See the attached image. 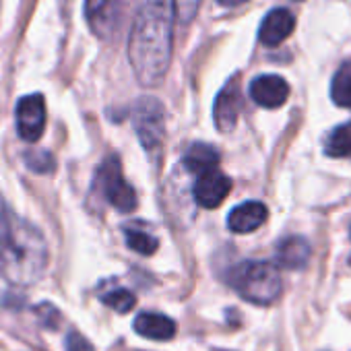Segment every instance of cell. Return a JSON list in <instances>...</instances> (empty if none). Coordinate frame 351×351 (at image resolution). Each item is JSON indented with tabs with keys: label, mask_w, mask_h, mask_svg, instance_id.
<instances>
[{
	"label": "cell",
	"mask_w": 351,
	"mask_h": 351,
	"mask_svg": "<svg viewBox=\"0 0 351 351\" xmlns=\"http://www.w3.org/2000/svg\"><path fill=\"white\" fill-rule=\"evenodd\" d=\"M128 60L143 87H159L171 64V13L165 0H147L130 36Z\"/></svg>",
	"instance_id": "1"
},
{
	"label": "cell",
	"mask_w": 351,
	"mask_h": 351,
	"mask_svg": "<svg viewBox=\"0 0 351 351\" xmlns=\"http://www.w3.org/2000/svg\"><path fill=\"white\" fill-rule=\"evenodd\" d=\"M50 263L44 234L0 201V277L11 285L38 283Z\"/></svg>",
	"instance_id": "2"
},
{
	"label": "cell",
	"mask_w": 351,
	"mask_h": 351,
	"mask_svg": "<svg viewBox=\"0 0 351 351\" xmlns=\"http://www.w3.org/2000/svg\"><path fill=\"white\" fill-rule=\"evenodd\" d=\"M228 283L250 304L269 306L283 289L279 269L267 261H246L230 269Z\"/></svg>",
	"instance_id": "3"
},
{
	"label": "cell",
	"mask_w": 351,
	"mask_h": 351,
	"mask_svg": "<svg viewBox=\"0 0 351 351\" xmlns=\"http://www.w3.org/2000/svg\"><path fill=\"white\" fill-rule=\"evenodd\" d=\"M95 184H97L99 193L104 195V199H106L114 209H118V211H122V213L134 211V207H136V193H134L132 186L124 180L118 157H108V159L99 165Z\"/></svg>",
	"instance_id": "4"
},
{
	"label": "cell",
	"mask_w": 351,
	"mask_h": 351,
	"mask_svg": "<svg viewBox=\"0 0 351 351\" xmlns=\"http://www.w3.org/2000/svg\"><path fill=\"white\" fill-rule=\"evenodd\" d=\"M132 124L141 145L151 153L159 151L165 134V108L155 97H141L132 108Z\"/></svg>",
	"instance_id": "5"
},
{
	"label": "cell",
	"mask_w": 351,
	"mask_h": 351,
	"mask_svg": "<svg viewBox=\"0 0 351 351\" xmlns=\"http://www.w3.org/2000/svg\"><path fill=\"white\" fill-rule=\"evenodd\" d=\"M46 128V101L44 95H25L17 104V130L27 143H36Z\"/></svg>",
	"instance_id": "6"
},
{
	"label": "cell",
	"mask_w": 351,
	"mask_h": 351,
	"mask_svg": "<svg viewBox=\"0 0 351 351\" xmlns=\"http://www.w3.org/2000/svg\"><path fill=\"white\" fill-rule=\"evenodd\" d=\"M230 191H232V180L215 167L205 173H199V180L193 189V195L201 207L215 209L226 201Z\"/></svg>",
	"instance_id": "7"
},
{
	"label": "cell",
	"mask_w": 351,
	"mask_h": 351,
	"mask_svg": "<svg viewBox=\"0 0 351 351\" xmlns=\"http://www.w3.org/2000/svg\"><path fill=\"white\" fill-rule=\"evenodd\" d=\"M122 0H87V21L99 38H110L122 17Z\"/></svg>",
	"instance_id": "8"
},
{
	"label": "cell",
	"mask_w": 351,
	"mask_h": 351,
	"mask_svg": "<svg viewBox=\"0 0 351 351\" xmlns=\"http://www.w3.org/2000/svg\"><path fill=\"white\" fill-rule=\"evenodd\" d=\"M250 97L261 108H281L289 97V85L279 75H261L250 83Z\"/></svg>",
	"instance_id": "9"
},
{
	"label": "cell",
	"mask_w": 351,
	"mask_h": 351,
	"mask_svg": "<svg viewBox=\"0 0 351 351\" xmlns=\"http://www.w3.org/2000/svg\"><path fill=\"white\" fill-rule=\"evenodd\" d=\"M242 112V95H240V87L236 83L226 85L217 99H215V108H213V116H215V126L221 132H232L238 124Z\"/></svg>",
	"instance_id": "10"
},
{
	"label": "cell",
	"mask_w": 351,
	"mask_h": 351,
	"mask_svg": "<svg viewBox=\"0 0 351 351\" xmlns=\"http://www.w3.org/2000/svg\"><path fill=\"white\" fill-rule=\"evenodd\" d=\"M295 29V17L287 9H273L261 23L258 38L265 46L273 48L285 42Z\"/></svg>",
	"instance_id": "11"
},
{
	"label": "cell",
	"mask_w": 351,
	"mask_h": 351,
	"mask_svg": "<svg viewBox=\"0 0 351 351\" xmlns=\"http://www.w3.org/2000/svg\"><path fill=\"white\" fill-rule=\"evenodd\" d=\"M269 217V211L263 203L258 201H248L238 205L236 209H232L230 217H228V228L234 234H250L254 230H258Z\"/></svg>",
	"instance_id": "12"
},
{
	"label": "cell",
	"mask_w": 351,
	"mask_h": 351,
	"mask_svg": "<svg viewBox=\"0 0 351 351\" xmlns=\"http://www.w3.org/2000/svg\"><path fill=\"white\" fill-rule=\"evenodd\" d=\"M275 258H277V265L283 269H291V271L304 269L310 258V244L302 236L283 238L277 246Z\"/></svg>",
	"instance_id": "13"
},
{
	"label": "cell",
	"mask_w": 351,
	"mask_h": 351,
	"mask_svg": "<svg viewBox=\"0 0 351 351\" xmlns=\"http://www.w3.org/2000/svg\"><path fill=\"white\" fill-rule=\"evenodd\" d=\"M134 330L145 337V339H153V341H169L176 335V322L163 314H155V312H141L134 318Z\"/></svg>",
	"instance_id": "14"
},
{
	"label": "cell",
	"mask_w": 351,
	"mask_h": 351,
	"mask_svg": "<svg viewBox=\"0 0 351 351\" xmlns=\"http://www.w3.org/2000/svg\"><path fill=\"white\" fill-rule=\"evenodd\" d=\"M219 163V153L215 147L207 143H195L184 155V165L193 173H205L209 169H215Z\"/></svg>",
	"instance_id": "15"
},
{
	"label": "cell",
	"mask_w": 351,
	"mask_h": 351,
	"mask_svg": "<svg viewBox=\"0 0 351 351\" xmlns=\"http://www.w3.org/2000/svg\"><path fill=\"white\" fill-rule=\"evenodd\" d=\"M324 153L328 157H351V122L328 132L324 141Z\"/></svg>",
	"instance_id": "16"
},
{
	"label": "cell",
	"mask_w": 351,
	"mask_h": 351,
	"mask_svg": "<svg viewBox=\"0 0 351 351\" xmlns=\"http://www.w3.org/2000/svg\"><path fill=\"white\" fill-rule=\"evenodd\" d=\"M330 97L337 106L351 110V62L339 66L330 83Z\"/></svg>",
	"instance_id": "17"
},
{
	"label": "cell",
	"mask_w": 351,
	"mask_h": 351,
	"mask_svg": "<svg viewBox=\"0 0 351 351\" xmlns=\"http://www.w3.org/2000/svg\"><path fill=\"white\" fill-rule=\"evenodd\" d=\"M126 244H128L130 250H134V252H138L143 256H151L159 246L157 238H153L147 232L132 230V228H126Z\"/></svg>",
	"instance_id": "18"
},
{
	"label": "cell",
	"mask_w": 351,
	"mask_h": 351,
	"mask_svg": "<svg viewBox=\"0 0 351 351\" xmlns=\"http://www.w3.org/2000/svg\"><path fill=\"white\" fill-rule=\"evenodd\" d=\"M101 302H104L106 306H110L112 310H116V312H120V314H126V312H130V310L134 308L136 295H134L132 291L124 289V287H116V289H112V291L101 293Z\"/></svg>",
	"instance_id": "19"
},
{
	"label": "cell",
	"mask_w": 351,
	"mask_h": 351,
	"mask_svg": "<svg viewBox=\"0 0 351 351\" xmlns=\"http://www.w3.org/2000/svg\"><path fill=\"white\" fill-rule=\"evenodd\" d=\"M25 163L36 173H50L54 169V157L48 151H29V153H25Z\"/></svg>",
	"instance_id": "20"
},
{
	"label": "cell",
	"mask_w": 351,
	"mask_h": 351,
	"mask_svg": "<svg viewBox=\"0 0 351 351\" xmlns=\"http://www.w3.org/2000/svg\"><path fill=\"white\" fill-rule=\"evenodd\" d=\"M201 0H173V13L180 23H191L199 11Z\"/></svg>",
	"instance_id": "21"
},
{
	"label": "cell",
	"mask_w": 351,
	"mask_h": 351,
	"mask_svg": "<svg viewBox=\"0 0 351 351\" xmlns=\"http://www.w3.org/2000/svg\"><path fill=\"white\" fill-rule=\"evenodd\" d=\"M66 351H95V347L77 330H71L66 335Z\"/></svg>",
	"instance_id": "22"
},
{
	"label": "cell",
	"mask_w": 351,
	"mask_h": 351,
	"mask_svg": "<svg viewBox=\"0 0 351 351\" xmlns=\"http://www.w3.org/2000/svg\"><path fill=\"white\" fill-rule=\"evenodd\" d=\"M219 5H223V7H238V5H244V3H248V0H217Z\"/></svg>",
	"instance_id": "23"
},
{
	"label": "cell",
	"mask_w": 351,
	"mask_h": 351,
	"mask_svg": "<svg viewBox=\"0 0 351 351\" xmlns=\"http://www.w3.org/2000/svg\"><path fill=\"white\" fill-rule=\"evenodd\" d=\"M349 261H351V258H349Z\"/></svg>",
	"instance_id": "24"
}]
</instances>
